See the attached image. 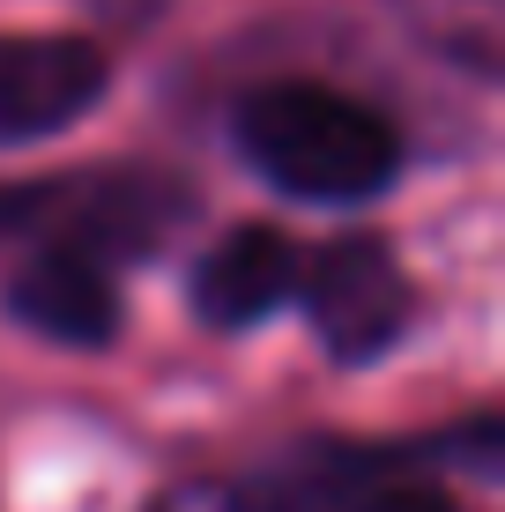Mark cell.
Returning a JSON list of instances; mask_svg holds the SVG:
<instances>
[{"mask_svg": "<svg viewBox=\"0 0 505 512\" xmlns=\"http://www.w3.org/2000/svg\"><path fill=\"white\" fill-rule=\"evenodd\" d=\"M231 141L253 179H268L290 201L350 208L394 186L402 171V127L372 97L335 90V82H260L238 97Z\"/></svg>", "mask_w": 505, "mask_h": 512, "instance_id": "cell-1", "label": "cell"}, {"mask_svg": "<svg viewBox=\"0 0 505 512\" xmlns=\"http://www.w3.org/2000/svg\"><path fill=\"white\" fill-rule=\"evenodd\" d=\"M186 216L194 201L164 171H90V179H38L0 193V238H67L104 253L112 268L164 253Z\"/></svg>", "mask_w": 505, "mask_h": 512, "instance_id": "cell-2", "label": "cell"}, {"mask_svg": "<svg viewBox=\"0 0 505 512\" xmlns=\"http://www.w3.org/2000/svg\"><path fill=\"white\" fill-rule=\"evenodd\" d=\"M290 305L305 312L312 342H320L335 364L387 357V349L409 334V320H416L409 268L394 260L387 238H364V231L320 245L312 260H298V297H290Z\"/></svg>", "mask_w": 505, "mask_h": 512, "instance_id": "cell-3", "label": "cell"}, {"mask_svg": "<svg viewBox=\"0 0 505 512\" xmlns=\"http://www.w3.org/2000/svg\"><path fill=\"white\" fill-rule=\"evenodd\" d=\"M402 453L312 438L275 468H260L253 490L268 512H461L454 490H439L431 475H402Z\"/></svg>", "mask_w": 505, "mask_h": 512, "instance_id": "cell-4", "label": "cell"}, {"mask_svg": "<svg viewBox=\"0 0 505 512\" xmlns=\"http://www.w3.org/2000/svg\"><path fill=\"white\" fill-rule=\"evenodd\" d=\"M112 67L75 30H0V149L45 141L104 104Z\"/></svg>", "mask_w": 505, "mask_h": 512, "instance_id": "cell-5", "label": "cell"}, {"mask_svg": "<svg viewBox=\"0 0 505 512\" xmlns=\"http://www.w3.org/2000/svg\"><path fill=\"white\" fill-rule=\"evenodd\" d=\"M8 320L60 349H104L119 334V268L90 245L23 238V260L8 275Z\"/></svg>", "mask_w": 505, "mask_h": 512, "instance_id": "cell-6", "label": "cell"}, {"mask_svg": "<svg viewBox=\"0 0 505 512\" xmlns=\"http://www.w3.org/2000/svg\"><path fill=\"white\" fill-rule=\"evenodd\" d=\"M298 238L275 231V223H238L223 231V245H208L194 268V312L216 334H246L275 312H290L298 297Z\"/></svg>", "mask_w": 505, "mask_h": 512, "instance_id": "cell-7", "label": "cell"}, {"mask_svg": "<svg viewBox=\"0 0 505 512\" xmlns=\"http://www.w3.org/2000/svg\"><path fill=\"white\" fill-rule=\"evenodd\" d=\"M394 15L476 82L498 75V0H394Z\"/></svg>", "mask_w": 505, "mask_h": 512, "instance_id": "cell-8", "label": "cell"}, {"mask_svg": "<svg viewBox=\"0 0 505 512\" xmlns=\"http://www.w3.org/2000/svg\"><path fill=\"white\" fill-rule=\"evenodd\" d=\"M149 512H268V505H260L253 483H208V475H194V483H171Z\"/></svg>", "mask_w": 505, "mask_h": 512, "instance_id": "cell-9", "label": "cell"}, {"mask_svg": "<svg viewBox=\"0 0 505 512\" xmlns=\"http://www.w3.org/2000/svg\"><path fill=\"white\" fill-rule=\"evenodd\" d=\"M97 15H112V23H142V15H156L164 0H90Z\"/></svg>", "mask_w": 505, "mask_h": 512, "instance_id": "cell-10", "label": "cell"}]
</instances>
